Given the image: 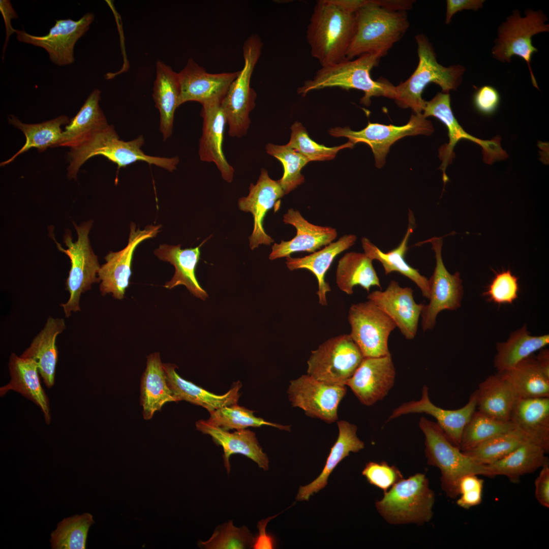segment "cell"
Instances as JSON below:
<instances>
[{
	"label": "cell",
	"instance_id": "6da1fadb",
	"mask_svg": "<svg viewBox=\"0 0 549 549\" xmlns=\"http://www.w3.org/2000/svg\"><path fill=\"white\" fill-rule=\"evenodd\" d=\"M390 1L367 0L355 13L356 28L347 59L369 54L381 58L409 27L405 11L391 9Z\"/></svg>",
	"mask_w": 549,
	"mask_h": 549
},
{
	"label": "cell",
	"instance_id": "7a4b0ae2",
	"mask_svg": "<svg viewBox=\"0 0 549 549\" xmlns=\"http://www.w3.org/2000/svg\"><path fill=\"white\" fill-rule=\"evenodd\" d=\"M355 28V13L343 9L332 0L318 1L307 30L312 56L321 67L347 59L346 53Z\"/></svg>",
	"mask_w": 549,
	"mask_h": 549
},
{
	"label": "cell",
	"instance_id": "3957f363",
	"mask_svg": "<svg viewBox=\"0 0 549 549\" xmlns=\"http://www.w3.org/2000/svg\"><path fill=\"white\" fill-rule=\"evenodd\" d=\"M144 138L140 135L130 141L119 138L113 125L93 134L80 145L70 148L68 153L69 165L68 177L76 179L81 166L88 159L101 155L115 164L117 170L137 162H144L170 172L176 169L179 162L178 157L167 158L146 154L142 147Z\"/></svg>",
	"mask_w": 549,
	"mask_h": 549
},
{
	"label": "cell",
	"instance_id": "277c9868",
	"mask_svg": "<svg viewBox=\"0 0 549 549\" xmlns=\"http://www.w3.org/2000/svg\"><path fill=\"white\" fill-rule=\"evenodd\" d=\"M380 59L365 54L356 59H346L331 66L321 67L314 76L298 88L297 93L304 96L309 92L327 87H338L346 90L355 89L364 92L360 103L369 106L373 97L394 99V86L387 80H374L371 71Z\"/></svg>",
	"mask_w": 549,
	"mask_h": 549
},
{
	"label": "cell",
	"instance_id": "5b68a950",
	"mask_svg": "<svg viewBox=\"0 0 549 549\" xmlns=\"http://www.w3.org/2000/svg\"><path fill=\"white\" fill-rule=\"evenodd\" d=\"M419 58L418 66L405 81L394 86V100L401 108H411L415 114L422 113L426 101L422 93L430 83H434L448 93L460 85L465 68L459 65L444 67L439 64L432 44L423 34L415 37Z\"/></svg>",
	"mask_w": 549,
	"mask_h": 549
},
{
	"label": "cell",
	"instance_id": "8992f818",
	"mask_svg": "<svg viewBox=\"0 0 549 549\" xmlns=\"http://www.w3.org/2000/svg\"><path fill=\"white\" fill-rule=\"evenodd\" d=\"M435 494L428 479L422 473L403 478L390 490L375 506L379 514L389 524L422 525L433 517Z\"/></svg>",
	"mask_w": 549,
	"mask_h": 549
},
{
	"label": "cell",
	"instance_id": "52a82bcc",
	"mask_svg": "<svg viewBox=\"0 0 549 549\" xmlns=\"http://www.w3.org/2000/svg\"><path fill=\"white\" fill-rule=\"evenodd\" d=\"M419 425L425 436V455L428 464L441 472V487L446 495L456 498L458 483L467 474L486 476L485 465L462 451L446 437L437 423L421 417Z\"/></svg>",
	"mask_w": 549,
	"mask_h": 549
},
{
	"label": "cell",
	"instance_id": "ba28073f",
	"mask_svg": "<svg viewBox=\"0 0 549 549\" xmlns=\"http://www.w3.org/2000/svg\"><path fill=\"white\" fill-rule=\"evenodd\" d=\"M262 43L257 35H251L243 46L244 65L221 101L230 137L245 135L250 124V113L255 106L256 93L251 87L252 73L261 54Z\"/></svg>",
	"mask_w": 549,
	"mask_h": 549
},
{
	"label": "cell",
	"instance_id": "9c48e42d",
	"mask_svg": "<svg viewBox=\"0 0 549 549\" xmlns=\"http://www.w3.org/2000/svg\"><path fill=\"white\" fill-rule=\"evenodd\" d=\"M74 225L78 236L76 241H73L72 236L68 232L64 236L67 249H63L55 241L58 250L65 253L71 261V268L66 281V289L70 296L66 303L61 304L66 317H69L72 312L80 311L81 295L90 289L94 283L100 282L98 274L101 266L88 238L92 222L89 221L79 226L74 223Z\"/></svg>",
	"mask_w": 549,
	"mask_h": 549
},
{
	"label": "cell",
	"instance_id": "30bf717a",
	"mask_svg": "<svg viewBox=\"0 0 549 549\" xmlns=\"http://www.w3.org/2000/svg\"><path fill=\"white\" fill-rule=\"evenodd\" d=\"M363 358L350 335L340 334L328 339L311 351L307 373L326 383L346 385Z\"/></svg>",
	"mask_w": 549,
	"mask_h": 549
},
{
	"label": "cell",
	"instance_id": "8fae6325",
	"mask_svg": "<svg viewBox=\"0 0 549 549\" xmlns=\"http://www.w3.org/2000/svg\"><path fill=\"white\" fill-rule=\"evenodd\" d=\"M546 20L541 11L527 10L523 17L518 11H514L499 26L492 52L495 58L502 62H510L514 55L524 59L528 66L532 84L536 88L538 85L531 62L533 53L538 50L532 45V37L538 33L548 32L549 25L544 23Z\"/></svg>",
	"mask_w": 549,
	"mask_h": 549
},
{
	"label": "cell",
	"instance_id": "7c38bea8",
	"mask_svg": "<svg viewBox=\"0 0 549 549\" xmlns=\"http://www.w3.org/2000/svg\"><path fill=\"white\" fill-rule=\"evenodd\" d=\"M348 319L351 327L349 334L364 357L390 354L388 338L396 325L372 301L368 300L351 305Z\"/></svg>",
	"mask_w": 549,
	"mask_h": 549
},
{
	"label": "cell",
	"instance_id": "4fadbf2b",
	"mask_svg": "<svg viewBox=\"0 0 549 549\" xmlns=\"http://www.w3.org/2000/svg\"><path fill=\"white\" fill-rule=\"evenodd\" d=\"M433 130L431 122L422 113H414L408 123L402 126L369 122L365 128L358 131H353L348 127H336L330 129L329 133L333 137H347L354 145L358 142L367 144L374 154L376 167L381 168L385 164L390 146L397 140L406 136L430 135Z\"/></svg>",
	"mask_w": 549,
	"mask_h": 549
},
{
	"label": "cell",
	"instance_id": "5bb4252c",
	"mask_svg": "<svg viewBox=\"0 0 549 549\" xmlns=\"http://www.w3.org/2000/svg\"><path fill=\"white\" fill-rule=\"evenodd\" d=\"M422 115L425 118L433 116L438 118L448 130L449 142L439 149V157L442 161L441 168L443 171L444 182L448 180L445 174L446 168L454 158V147L461 139H468L480 145L482 148L483 160L489 164L507 157L506 152L501 147L500 138L496 137L490 140H481L472 136L463 129L453 115L448 93H438L432 100L426 101Z\"/></svg>",
	"mask_w": 549,
	"mask_h": 549
},
{
	"label": "cell",
	"instance_id": "9a60e30c",
	"mask_svg": "<svg viewBox=\"0 0 549 549\" xmlns=\"http://www.w3.org/2000/svg\"><path fill=\"white\" fill-rule=\"evenodd\" d=\"M429 242L435 254L436 266L429 281V303L423 307L421 325L423 331L435 326L438 314L443 310H455L460 308L463 295L460 274H452L446 268L442 258L443 238L433 237L422 242Z\"/></svg>",
	"mask_w": 549,
	"mask_h": 549
},
{
	"label": "cell",
	"instance_id": "2e32d148",
	"mask_svg": "<svg viewBox=\"0 0 549 549\" xmlns=\"http://www.w3.org/2000/svg\"><path fill=\"white\" fill-rule=\"evenodd\" d=\"M346 392V385L326 383L308 374L290 381L287 391L292 407L328 423L338 420V407Z\"/></svg>",
	"mask_w": 549,
	"mask_h": 549
},
{
	"label": "cell",
	"instance_id": "e0dca14e",
	"mask_svg": "<svg viewBox=\"0 0 549 549\" xmlns=\"http://www.w3.org/2000/svg\"><path fill=\"white\" fill-rule=\"evenodd\" d=\"M161 225H148L143 230L132 223L128 242L123 250L110 252L105 257L106 263L100 266L98 278L100 290L103 295L111 294L115 299L124 298L132 274L131 265L134 251L144 240L153 238L160 232Z\"/></svg>",
	"mask_w": 549,
	"mask_h": 549
},
{
	"label": "cell",
	"instance_id": "ac0fdd59",
	"mask_svg": "<svg viewBox=\"0 0 549 549\" xmlns=\"http://www.w3.org/2000/svg\"><path fill=\"white\" fill-rule=\"evenodd\" d=\"M94 19V15L88 13L77 21L56 20L49 33L43 36L30 35L24 30H16L15 33L19 41L44 48L54 64L66 66L73 63L75 45L88 30Z\"/></svg>",
	"mask_w": 549,
	"mask_h": 549
},
{
	"label": "cell",
	"instance_id": "d6986e66",
	"mask_svg": "<svg viewBox=\"0 0 549 549\" xmlns=\"http://www.w3.org/2000/svg\"><path fill=\"white\" fill-rule=\"evenodd\" d=\"M395 370L391 354L377 357H364L346 383L359 401L371 406L383 400L393 387Z\"/></svg>",
	"mask_w": 549,
	"mask_h": 549
},
{
	"label": "cell",
	"instance_id": "ffe728a7",
	"mask_svg": "<svg viewBox=\"0 0 549 549\" xmlns=\"http://www.w3.org/2000/svg\"><path fill=\"white\" fill-rule=\"evenodd\" d=\"M367 298L393 321L406 339L415 338L424 304L415 301L411 288L392 280L385 290L374 291Z\"/></svg>",
	"mask_w": 549,
	"mask_h": 549
},
{
	"label": "cell",
	"instance_id": "44dd1931",
	"mask_svg": "<svg viewBox=\"0 0 549 549\" xmlns=\"http://www.w3.org/2000/svg\"><path fill=\"white\" fill-rule=\"evenodd\" d=\"M429 388L424 386L422 397L418 401H411L402 404L395 409L388 420L409 413H424L434 417L448 439L459 448L463 430L476 409L477 398L475 391L470 395L468 403L456 410H447L435 406L429 396Z\"/></svg>",
	"mask_w": 549,
	"mask_h": 549
},
{
	"label": "cell",
	"instance_id": "7402d4cb",
	"mask_svg": "<svg viewBox=\"0 0 549 549\" xmlns=\"http://www.w3.org/2000/svg\"><path fill=\"white\" fill-rule=\"evenodd\" d=\"M239 72L209 73L193 59L189 58L185 67L178 73L179 106L189 101L202 104L214 100L222 101Z\"/></svg>",
	"mask_w": 549,
	"mask_h": 549
},
{
	"label": "cell",
	"instance_id": "603a6c76",
	"mask_svg": "<svg viewBox=\"0 0 549 549\" xmlns=\"http://www.w3.org/2000/svg\"><path fill=\"white\" fill-rule=\"evenodd\" d=\"M221 101L214 100L201 104L202 132L199 140L198 154L202 161L215 163L222 178L227 182H231L234 170L226 160L223 150L224 129L227 123Z\"/></svg>",
	"mask_w": 549,
	"mask_h": 549
},
{
	"label": "cell",
	"instance_id": "cb8c5ba5",
	"mask_svg": "<svg viewBox=\"0 0 549 549\" xmlns=\"http://www.w3.org/2000/svg\"><path fill=\"white\" fill-rule=\"evenodd\" d=\"M284 195L278 181L270 178L267 171L262 168L256 184H251L248 195L238 200L239 209L250 212L253 216L254 228L249 237L251 250L260 245H270L273 242L264 230L263 220L267 212L277 202H280L279 199Z\"/></svg>",
	"mask_w": 549,
	"mask_h": 549
},
{
	"label": "cell",
	"instance_id": "d4e9b609",
	"mask_svg": "<svg viewBox=\"0 0 549 549\" xmlns=\"http://www.w3.org/2000/svg\"><path fill=\"white\" fill-rule=\"evenodd\" d=\"M285 224L293 226L296 234L289 241L282 240L272 247L269 259L287 257L292 253L299 252H315L322 246L331 243L338 235L336 229L314 225L306 220L298 210L289 209L284 215Z\"/></svg>",
	"mask_w": 549,
	"mask_h": 549
},
{
	"label": "cell",
	"instance_id": "484cf974",
	"mask_svg": "<svg viewBox=\"0 0 549 549\" xmlns=\"http://www.w3.org/2000/svg\"><path fill=\"white\" fill-rule=\"evenodd\" d=\"M196 429L204 434L210 436L213 441L223 449L224 465L228 474L230 471L229 458L233 454H241L257 464L259 467L266 471L269 461L259 445L255 433L248 429L236 430L231 433L208 423L206 420L196 422Z\"/></svg>",
	"mask_w": 549,
	"mask_h": 549
},
{
	"label": "cell",
	"instance_id": "4316f807",
	"mask_svg": "<svg viewBox=\"0 0 549 549\" xmlns=\"http://www.w3.org/2000/svg\"><path fill=\"white\" fill-rule=\"evenodd\" d=\"M510 420L530 442L549 451V398H517Z\"/></svg>",
	"mask_w": 549,
	"mask_h": 549
},
{
	"label": "cell",
	"instance_id": "83f0119b",
	"mask_svg": "<svg viewBox=\"0 0 549 549\" xmlns=\"http://www.w3.org/2000/svg\"><path fill=\"white\" fill-rule=\"evenodd\" d=\"M9 369L11 379L8 384L0 388V395L4 396L10 390L20 393L40 408L46 423L49 424L51 414L49 399L41 386L35 361L12 353L9 358Z\"/></svg>",
	"mask_w": 549,
	"mask_h": 549
},
{
	"label": "cell",
	"instance_id": "f1b7e54d",
	"mask_svg": "<svg viewBox=\"0 0 549 549\" xmlns=\"http://www.w3.org/2000/svg\"><path fill=\"white\" fill-rule=\"evenodd\" d=\"M167 383L177 402L185 401L200 406L209 412L222 407L237 404L242 384L239 381L233 383L225 394L217 395L187 381L176 373L177 367L172 363H163Z\"/></svg>",
	"mask_w": 549,
	"mask_h": 549
},
{
	"label": "cell",
	"instance_id": "f546056e",
	"mask_svg": "<svg viewBox=\"0 0 549 549\" xmlns=\"http://www.w3.org/2000/svg\"><path fill=\"white\" fill-rule=\"evenodd\" d=\"M415 227V218L412 212L409 210L406 233L397 247L385 253L366 237L361 239V245L364 253L368 257L372 260H376L381 263L385 274L394 271L403 274L412 281L420 289L422 295L429 299L430 294L428 279L421 275L417 269L411 266L405 259L408 249V242Z\"/></svg>",
	"mask_w": 549,
	"mask_h": 549
},
{
	"label": "cell",
	"instance_id": "4dcf8cb0",
	"mask_svg": "<svg viewBox=\"0 0 549 549\" xmlns=\"http://www.w3.org/2000/svg\"><path fill=\"white\" fill-rule=\"evenodd\" d=\"M206 240H204V242ZM181 249V245L163 244L155 251V254L161 260L168 262L175 268L174 274L164 287L171 289L184 285L195 297L205 300L208 297L206 292L201 287L195 274V270L200 259V247Z\"/></svg>",
	"mask_w": 549,
	"mask_h": 549
},
{
	"label": "cell",
	"instance_id": "1f68e13d",
	"mask_svg": "<svg viewBox=\"0 0 549 549\" xmlns=\"http://www.w3.org/2000/svg\"><path fill=\"white\" fill-rule=\"evenodd\" d=\"M65 328L63 319L49 317L43 329L20 355L35 361L39 374L48 388H51L54 384L58 358L56 340Z\"/></svg>",
	"mask_w": 549,
	"mask_h": 549
},
{
	"label": "cell",
	"instance_id": "d6a6232c",
	"mask_svg": "<svg viewBox=\"0 0 549 549\" xmlns=\"http://www.w3.org/2000/svg\"><path fill=\"white\" fill-rule=\"evenodd\" d=\"M152 98L160 113V130L166 141L172 134L174 113L179 107L180 86L178 73L161 60L156 64Z\"/></svg>",
	"mask_w": 549,
	"mask_h": 549
},
{
	"label": "cell",
	"instance_id": "836d02e7",
	"mask_svg": "<svg viewBox=\"0 0 549 549\" xmlns=\"http://www.w3.org/2000/svg\"><path fill=\"white\" fill-rule=\"evenodd\" d=\"M477 410L498 421H510L517 397L510 382L501 373L489 376L475 390Z\"/></svg>",
	"mask_w": 549,
	"mask_h": 549
},
{
	"label": "cell",
	"instance_id": "e575fe53",
	"mask_svg": "<svg viewBox=\"0 0 549 549\" xmlns=\"http://www.w3.org/2000/svg\"><path fill=\"white\" fill-rule=\"evenodd\" d=\"M357 237L354 234L345 235L337 241L326 246L319 251L301 258L286 257V264L290 270L306 269L314 274L318 281L319 303L321 306L327 304L326 294L331 290L325 280V274L336 256L354 245Z\"/></svg>",
	"mask_w": 549,
	"mask_h": 549
},
{
	"label": "cell",
	"instance_id": "d590c367",
	"mask_svg": "<svg viewBox=\"0 0 549 549\" xmlns=\"http://www.w3.org/2000/svg\"><path fill=\"white\" fill-rule=\"evenodd\" d=\"M176 402L169 388L159 353L147 356L146 366L140 381V404L143 417L149 420L167 403Z\"/></svg>",
	"mask_w": 549,
	"mask_h": 549
},
{
	"label": "cell",
	"instance_id": "8d00e7d4",
	"mask_svg": "<svg viewBox=\"0 0 549 549\" xmlns=\"http://www.w3.org/2000/svg\"><path fill=\"white\" fill-rule=\"evenodd\" d=\"M339 436L331 448L325 465L319 476L312 482L301 486L296 496L298 501L309 500L310 497L323 489L334 468L350 452H357L364 447V443L356 435L357 426L345 420L337 422Z\"/></svg>",
	"mask_w": 549,
	"mask_h": 549
},
{
	"label": "cell",
	"instance_id": "74e56055",
	"mask_svg": "<svg viewBox=\"0 0 549 549\" xmlns=\"http://www.w3.org/2000/svg\"><path fill=\"white\" fill-rule=\"evenodd\" d=\"M101 91L95 89L88 96L76 115L63 132L57 147H75L109 124L99 105Z\"/></svg>",
	"mask_w": 549,
	"mask_h": 549
},
{
	"label": "cell",
	"instance_id": "f35d334b",
	"mask_svg": "<svg viewBox=\"0 0 549 549\" xmlns=\"http://www.w3.org/2000/svg\"><path fill=\"white\" fill-rule=\"evenodd\" d=\"M546 453L541 446L526 441L501 460L485 465L486 476L501 475L513 482L518 481L521 476L534 472L548 462Z\"/></svg>",
	"mask_w": 549,
	"mask_h": 549
},
{
	"label": "cell",
	"instance_id": "ab89813d",
	"mask_svg": "<svg viewBox=\"0 0 549 549\" xmlns=\"http://www.w3.org/2000/svg\"><path fill=\"white\" fill-rule=\"evenodd\" d=\"M372 261L364 253H346L339 260L337 268L336 283L338 288L348 295L353 293V287L357 285L368 292L372 286L381 288L380 280Z\"/></svg>",
	"mask_w": 549,
	"mask_h": 549
},
{
	"label": "cell",
	"instance_id": "60d3db41",
	"mask_svg": "<svg viewBox=\"0 0 549 549\" xmlns=\"http://www.w3.org/2000/svg\"><path fill=\"white\" fill-rule=\"evenodd\" d=\"M10 124L21 130L25 137L23 146L14 156L1 163V166L13 162L19 155L35 147L40 152L48 147H57L62 137L63 131L61 126L70 123L68 116L61 115L53 119L35 124H27L21 122L17 117L10 115L8 117Z\"/></svg>",
	"mask_w": 549,
	"mask_h": 549
},
{
	"label": "cell",
	"instance_id": "b9f144b4",
	"mask_svg": "<svg viewBox=\"0 0 549 549\" xmlns=\"http://www.w3.org/2000/svg\"><path fill=\"white\" fill-rule=\"evenodd\" d=\"M548 344V334L532 336L524 325L512 332L506 342L497 344L494 366L499 373L507 371Z\"/></svg>",
	"mask_w": 549,
	"mask_h": 549
},
{
	"label": "cell",
	"instance_id": "7bdbcfd3",
	"mask_svg": "<svg viewBox=\"0 0 549 549\" xmlns=\"http://www.w3.org/2000/svg\"><path fill=\"white\" fill-rule=\"evenodd\" d=\"M500 373L510 382L517 398H549V378L539 368L535 357L531 355Z\"/></svg>",
	"mask_w": 549,
	"mask_h": 549
},
{
	"label": "cell",
	"instance_id": "ee69618b",
	"mask_svg": "<svg viewBox=\"0 0 549 549\" xmlns=\"http://www.w3.org/2000/svg\"><path fill=\"white\" fill-rule=\"evenodd\" d=\"M95 523L89 513L64 518L50 534L52 549H84L89 527Z\"/></svg>",
	"mask_w": 549,
	"mask_h": 549
},
{
	"label": "cell",
	"instance_id": "f6af8a7d",
	"mask_svg": "<svg viewBox=\"0 0 549 549\" xmlns=\"http://www.w3.org/2000/svg\"><path fill=\"white\" fill-rule=\"evenodd\" d=\"M515 429L511 420L500 421L475 410L466 425L459 448L465 452L499 434Z\"/></svg>",
	"mask_w": 549,
	"mask_h": 549
},
{
	"label": "cell",
	"instance_id": "bcb514c9",
	"mask_svg": "<svg viewBox=\"0 0 549 549\" xmlns=\"http://www.w3.org/2000/svg\"><path fill=\"white\" fill-rule=\"evenodd\" d=\"M210 413V417L206 421L225 431L236 429H245L248 427H260L269 425L280 430H290V425L266 421L263 418L254 416V411L250 410L237 404L219 408Z\"/></svg>",
	"mask_w": 549,
	"mask_h": 549
},
{
	"label": "cell",
	"instance_id": "7dc6e473",
	"mask_svg": "<svg viewBox=\"0 0 549 549\" xmlns=\"http://www.w3.org/2000/svg\"><path fill=\"white\" fill-rule=\"evenodd\" d=\"M526 441L528 440L524 436L514 429L463 452L480 464L489 465L503 458Z\"/></svg>",
	"mask_w": 549,
	"mask_h": 549
},
{
	"label": "cell",
	"instance_id": "c3c4849f",
	"mask_svg": "<svg viewBox=\"0 0 549 549\" xmlns=\"http://www.w3.org/2000/svg\"><path fill=\"white\" fill-rule=\"evenodd\" d=\"M266 150L268 154L277 159L283 165V175L278 181L285 195L304 182V177L301 171L310 162L307 158L287 144L268 143L266 145Z\"/></svg>",
	"mask_w": 549,
	"mask_h": 549
},
{
	"label": "cell",
	"instance_id": "681fc988",
	"mask_svg": "<svg viewBox=\"0 0 549 549\" xmlns=\"http://www.w3.org/2000/svg\"><path fill=\"white\" fill-rule=\"evenodd\" d=\"M290 140L287 145L301 153L310 161L332 160L338 152L346 148H353L354 144L348 141L340 146L328 147L312 140L302 124L295 121L292 126Z\"/></svg>",
	"mask_w": 549,
	"mask_h": 549
},
{
	"label": "cell",
	"instance_id": "f907efd6",
	"mask_svg": "<svg viewBox=\"0 0 549 549\" xmlns=\"http://www.w3.org/2000/svg\"><path fill=\"white\" fill-rule=\"evenodd\" d=\"M253 538L248 527H236L229 520L217 526L207 541L199 540L198 546L206 549H243L252 547Z\"/></svg>",
	"mask_w": 549,
	"mask_h": 549
},
{
	"label": "cell",
	"instance_id": "816d5d0a",
	"mask_svg": "<svg viewBox=\"0 0 549 549\" xmlns=\"http://www.w3.org/2000/svg\"><path fill=\"white\" fill-rule=\"evenodd\" d=\"M518 290V278L508 269L496 274L483 295L498 304L511 303L517 298Z\"/></svg>",
	"mask_w": 549,
	"mask_h": 549
},
{
	"label": "cell",
	"instance_id": "f5cc1de1",
	"mask_svg": "<svg viewBox=\"0 0 549 549\" xmlns=\"http://www.w3.org/2000/svg\"><path fill=\"white\" fill-rule=\"evenodd\" d=\"M362 474L372 485L387 492L403 478L400 470L385 462H370L366 464Z\"/></svg>",
	"mask_w": 549,
	"mask_h": 549
},
{
	"label": "cell",
	"instance_id": "db71d44e",
	"mask_svg": "<svg viewBox=\"0 0 549 549\" xmlns=\"http://www.w3.org/2000/svg\"><path fill=\"white\" fill-rule=\"evenodd\" d=\"M473 104L477 110L482 114L490 115L495 113L499 106L500 97L494 87L484 85L479 88L473 96Z\"/></svg>",
	"mask_w": 549,
	"mask_h": 549
},
{
	"label": "cell",
	"instance_id": "11a10c76",
	"mask_svg": "<svg viewBox=\"0 0 549 549\" xmlns=\"http://www.w3.org/2000/svg\"><path fill=\"white\" fill-rule=\"evenodd\" d=\"M535 495L540 505L549 507V464L546 463L542 467L535 481Z\"/></svg>",
	"mask_w": 549,
	"mask_h": 549
},
{
	"label": "cell",
	"instance_id": "9f6ffc18",
	"mask_svg": "<svg viewBox=\"0 0 549 549\" xmlns=\"http://www.w3.org/2000/svg\"><path fill=\"white\" fill-rule=\"evenodd\" d=\"M275 515L258 522L257 528L258 534L253 538L252 547L254 549H272L276 547V541L273 535L266 531L268 522L277 516Z\"/></svg>",
	"mask_w": 549,
	"mask_h": 549
},
{
	"label": "cell",
	"instance_id": "6f0895ef",
	"mask_svg": "<svg viewBox=\"0 0 549 549\" xmlns=\"http://www.w3.org/2000/svg\"><path fill=\"white\" fill-rule=\"evenodd\" d=\"M446 13L445 23H450L452 17L458 12L463 10L477 11L481 8L484 1L483 0H447L446 1Z\"/></svg>",
	"mask_w": 549,
	"mask_h": 549
},
{
	"label": "cell",
	"instance_id": "680465c9",
	"mask_svg": "<svg viewBox=\"0 0 549 549\" xmlns=\"http://www.w3.org/2000/svg\"><path fill=\"white\" fill-rule=\"evenodd\" d=\"M482 491L483 489H477L461 493L456 501L457 505L464 509L479 505L482 500Z\"/></svg>",
	"mask_w": 549,
	"mask_h": 549
},
{
	"label": "cell",
	"instance_id": "91938a15",
	"mask_svg": "<svg viewBox=\"0 0 549 549\" xmlns=\"http://www.w3.org/2000/svg\"><path fill=\"white\" fill-rule=\"evenodd\" d=\"M0 11L3 16L6 28V38L3 50L4 52L10 36L12 33L16 32V30L13 28L11 25V20L16 19L18 16L9 1L1 0Z\"/></svg>",
	"mask_w": 549,
	"mask_h": 549
},
{
	"label": "cell",
	"instance_id": "94428289",
	"mask_svg": "<svg viewBox=\"0 0 549 549\" xmlns=\"http://www.w3.org/2000/svg\"><path fill=\"white\" fill-rule=\"evenodd\" d=\"M478 476L475 474H467L463 476L458 483L459 495L468 491L483 489L484 481Z\"/></svg>",
	"mask_w": 549,
	"mask_h": 549
},
{
	"label": "cell",
	"instance_id": "6125c7cd",
	"mask_svg": "<svg viewBox=\"0 0 549 549\" xmlns=\"http://www.w3.org/2000/svg\"><path fill=\"white\" fill-rule=\"evenodd\" d=\"M537 362L543 373L549 378V351L547 349H542L537 356H535Z\"/></svg>",
	"mask_w": 549,
	"mask_h": 549
}]
</instances>
